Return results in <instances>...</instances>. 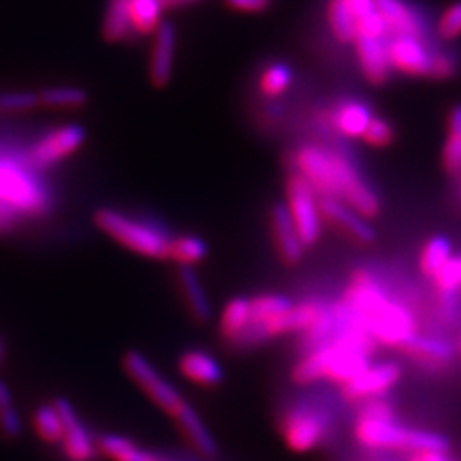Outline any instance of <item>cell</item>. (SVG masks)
Instances as JSON below:
<instances>
[{"instance_id":"cell-1","label":"cell","mask_w":461,"mask_h":461,"mask_svg":"<svg viewBox=\"0 0 461 461\" xmlns=\"http://www.w3.org/2000/svg\"><path fill=\"white\" fill-rule=\"evenodd\" d=\"M293 164V173L304 179L320 200L337 198L366 220L379 215L381 200L377 193L346 154L321 144H304L294 152Z\"/></svg>"},{"instance_id":"cell-2","label":"cell","mask_w":461,"mask_h":461,"mask_svg":"<svg viewBox=\"0 0 461 461\" xmlns=\"http://www.w3.org/2000/svg\"><path fill=\"white\" fill-rule=\"evenodd\" d=\"M42 173L27 154L0 147V235L54 210V193Z\"/></svg>"},{"instance_id":"cell-3","label":"cell","mask_w":461,"mask_h":461,"mask_svg":"<svg viewBox=\"0 0 461 461\" xmlns=\"http://www.w3.org/2000/svg\"><path fill=\"white\" fill-rule=\"evenodd\" d=\"M375 350H377V344L364 329L339 321L333 339L317 348L306 350L294 364L291 377L296 384L329 381L344 386L373 364Z\"/></svg>"},{"instance_id":"cell-4","label":"cell","mask_w":461,"mask_h":461,"mask_svg":"<svg viewBox=\"0 0 461 461\" xmlns=\"http://www.w3.org/2000/svg\"><path fill=\"white\" fill-rule=\"evenodd\" d=\"M354 438L369 450H403L411 454L448 452V440L438 432L411 429L396 420H369V417L357 415Z\"/></svg>"},{"instance_id":"cell-5","label":"cell","mask_w":461,"mask_h":461,"mask_svg":"<svg viewBox=\"0 0 461 461\" xmlns=\"http://www.w3.org/2000/svg\"><path fill=\"white\" fill-rule=\"evenodd\" d=\"M95 223L108 237L135 254L152 259H167L171 235L160 223L135 218V215L115 208H100L95 213Z\"/></svg>"},{"instance_id":"cell-6","label":"cell","mask_w":461,"mask_h":461,"mask_svg":"<svg viewBox=\"0 0 461 461\" xmlns=\"http://www.w3.org/2000/svg\"><path fill=\"white\" fill-rule=\"evenodd\" d=\"M333 427L330 413L312 402H300L288 408L279 420L285 444L293 452H310L321 446Z\"/></svg>"},{"instance_id":"cell-7","label":"cell","mask_w":461,"mask_h":461,"mask_svg":"<svg viewBox=\"0 0 461 461\" xmlns=\"http://www.w3.org/2000/svg\"><path fill=\"white\" fill-rule=\"evenodd\" d=\"M286 210L291 213L296 233L306 249L317 244L323 233V213L320 198L312 191V186L293 173L286 181Z\"/></svg>"},{"instance_id":"cell-8","label":"cell","mask_w":461,"mask_h":461,"mask_svg":"<svg viewBox=\"0 0 461 461\" xmlns=\"http://www.w3.org/2000/svg\"><path fill=\"white\" fill-rule=\"evenodd\" d=\"M123 367L129 377L142 388V393L147 394L158 408H162L169 417L176 415L186 403L177 388L169 381H166L164 375L140 352H127L123 356Z\"/></svg>"},{"instance_id":"cell-9","label":"cell","mask_w":461,"mask_h":461,"mask_svg":"<svg viewBox=\"0 0 461 461\" xmlns=\"http://www.w3.org/2000/svg\"><path fill=\"white\" fill-rule=\"evenodd\" d=\"M366 333L377 346L403 350L417 335H420V329H417V320L413 312L408 306H403L402 302L393 298L367 323Z\"/></svg>"},{"instance_id":"cell-10","label":"cell","mask_w":461,"mask_h":461,"mask_svg":"<svg viewBox=\"0 0 461 461\" xmlns=\"http://www.w3.org/2000/svg\"><path fill=\"white\" fill-rule=\"evenodd\" d=\"M85 140L86 131L77 123L54 127L32 144L27 158L37 169L47 171L52 166L64 162L71 154H76L83 147Z\"/></svg>"},{"instance_id":"cell-11","label":"cell","mask_w":461,"mask_h":461,"mask_svg":"<svg viewBox=\"0 0 461 461\" xmlns=\"http://www.w3.org/2000/svg\"><path fill=\"white\" fill-rule=\"evenodd\" d=\"M402 379V367L396 362L371 364L352 381L340 386V394L348 402H367L373 398H384Z\"/></svg>"},{"instance_id":"cell-12","label":"cell","mask_w":461,"mask_h":461,"mask_svg":"<svg viewBox=\"0 0 461 461\" xmlns=\"http://www.w3.org/2000/svg\"><path fill=\"white\" fill-rule=\"evenodd\" d=\"M386 50L393 69L411 77H430L435 50L427 45L423 37L394 35L391 41H386Z\"/></svg>"},{"instance_id":"cell-13","label":"cell","mask_w":461,"mask_h":461,"mask_svg":"<svg viewBox=\"0 0 461 461\" xmlns=\"http://www.w3.org/2000/svg\"><path fill=\"white\" fill-rule=\"evenodd\" d=\"M52 406L64 423V437H62V452L68 461H95L98 454V446L93 440V435L83 425L77 417L74 406L66 398L54 400Z\"/></svg>"},{"instance_id":"cell-14","label":"cell","mask_w":461,"mask_h":461,"mask_svg":"<svg viewBox=\"0 0 461 461\" xmlns=\"http://www.w3.org/2000/svg\"><path fill=\"white\" fill-rule=\"evenodd\" d=\"M269 227H271L273 244H276V250L281 258V262L286 266H296L298 262H302L306 247L302 244L291 213H288L283 202H279V204L271 208Z\"/></svg>"},{"instance_id":"cell-15","label":"cell","mask_w":461,"mask_h":461,"mask_svg":"<svg viewBox=\"0 0 461 461\" xmlns=\"http://www.w3.org/2000/svg\"><path fill=\"white\" fill-rule=\"evenodd\" d=\"M320 204L323 220L342 230L346 237H350L359 244H373L375 239H377V233H375L369 220L362 218L350 206H346L344 202L337 198H321Z\"/></svg>"},{"instance_id":"cell-16","label":"cell","mask_w":461,"mask_h":461,"mask_svg":"<svg viewBox=\"0 0 461 461\" xmlns=\"http://www.w3.org/2000/svg\"><path fill=\"white\" fill-rule=\"evenodd\" d=\"M177 52L176 25L162 22L154 32V45L150 52V81L156 86H166L173 76Z\"/></svg>"},{"instance_id":"cell-17","label":"cell","mask_w":461,"mask_h":461,"mask_svg":"<svg viewBox=\"0 0 461 461\" xmlns=\"http://www.w3.org/2000/svg\"><path fill=\"white\" fill-rule=\"evenodd\" d=\"M375 10L394 35H425V20L406 0H375Z\"/></svg>"},{"instance_id":"cell-18","label":"cell","mask_w":461,"mask_h":461,"mask_svg":"<svg viewBox=\"0 0 461 461\" xmlns=\"http://www.w3.org/2000/svg\"><path fill=\"white\" fill-rule=\"evenodd\" d=\"M359 66H362L364 76L369 83L381 85L388 79L391 74V60H388L386 41L384 39H371V37H356L354 41Z\"/></svg>"},{"instance_id":"cell-19","label":"cell","mask_w":461,"mask_h":461,"mask_svg":"<svg viewBox=\"0 0 461 461\" xmlns=\"http://www.w3.org/2000/svg\"><path fill=\"white\" fill-rule=\"evenodd\" d=\"M375 118L371 108L362 103V100H342L333 112H330V123L342 137L348 139H362L367 125Z\"/></svg>"},{"instance_id":"cell-20","label":"cell","mask_w":461,"mask_h":461,"mask_svg":"<svg viewBox=\"0 0 461 461\" xmlns=\"http://www.w3.org/2000/svg\"><path fill=\"white\" fill-rule=\"evenodd\" d=\"M171 420L176 421L185 440L189 442L200 456L213 457L218 454V444H215L208 427L200 420V415L194 411L193 406H189V403H185V406L173 415Z\"/></svg>"},{"instance_id":"cell-21","label":"cell","mask_w":461,"mask_h":461,"mask_svg":"<svg viewBox=\"0 0 461 461\" xmlns=\"http://www.w3.org/2000/svg\"><path fill=\"white\" fill-rule=\"evenodd\" d=\"M179 371L185 379L200 386H215L223 381L221 364L204 350H186L179 357Z\"/></svg>"},{"instance_id":"cell-22","label":"cell","mask_w":461,"mask_h":461,"mask_svg":"<svg viewBox=\"0 0 461 461\" xmlns=\"http://www.w3.org/2000/svg\"><path fill=\"white\" fill-rule=\"evenodd\" d=\"M403 352L423 366L442 367L448 362H452L454 346L438 337L420 333L406 346V348H403Z\"/></svg>"},{"instance_id":"cell-23","label":"cell","mask_w":461,"mask_h":461,"mask_svg":"<svg viewBox=\"0 0 461 461\" xmlns=\"http://www.w3.org/2000/svg\"><path fill=\"white\" fill-rule=\"evenodd\" d=\"M179 286L183 298L186 302V308L193 313L198 323H208L212 320V304L208 294L198 279L196 271L193 267H181L179 269Z\"/></svg>"},{"instance_id":"cell-24","label":"cell","mask_w":461,"mask_h":461,"mask_svg":"<svg viewBox=\"0 0 461 461\" xmlns=\"http://www.w3.org/2000/svg\"><path fill=\"white\" fill-rule=\"evenodd\" d=\"M250 325V298L237 296L229 300L221 317H220V335L229 344V348L233 346L244 330Z\"/></svg>"},{"instance_id":"cell-25","label":"cell","mask_w":461,"mask_h":461,"mask_svg":"<svg viewBox=\"0 0 461 461\" xmlns=\"http://www.w3.org/2000/svg\"><path fill=\"white\" fill-rule=\"evenodd\" d=\"M98 452L113 461H169L167 457L142 450L135 442L120 435H103L96 440Z\"/></svg>"},{"instance_id":"cell-26","label":"cell","mask_w":461,"mask_h":461,"mask_svg":"<svg viewBox=\"0 0 461 461\" xmlns=\"http://www.w3.org/2000/svg\"><path fill=\"white\" fill-rule=\"evenodd\" d=\"M103 33L104 39L110 42H123L137 37L133 32L131 18H129L127 0H110L104 16Z\"/></svg>"},{"instance_id":"cell-27","label":"cell","mask_w":461,"mask_h":461,"mask_svg":"<svg viewBox=\"0 0 461 461\" xmlns=\"http://www.w3.org/2000/svg\"><path fill=\"white\" fill-rule=\"evenodd\" d=\"M135 35H150L162 23V0H127Z\"/></svg>"},{"instance_id":"cell-28","label":"cell","mask_w":461,"mask_h":461,"mask_svg":"<svg viewBox=\"0 0 461 461\" xmlns=\"http://www.w3.org/2000/svg\"><path fill=\"white\" fill-rule=\"evenodd\" d=\"M41 106L54 108V110H71V108H83L89 103V95L85 89L74 85H56L47 86L39 93Z\"/></svg>"},{"instance_id":"cell-29","label":"cell","mask_w":461,"mask_h":461,"mask_svg":"<svg viewBox=\"0 0 461 461\" xmlns=\"http://www.w3.org/2000/svg\"><path fill=\"white\" fill-rule=\"evenodd\" d=\"M454 256L452 242L446 237H432L425 242V247L420 254V269L427 279H435L437 273L448 264V259Z\"/></svg>"},{"instance_id":"cell-30","label":"cell","mask_w":461,"mask_h":461,"mask_svg":"<svg viewBox=\"0 0 461 461\" xmlns=\"http://www.w3.org/2000/svg\"><path fill=\"white\" fill-rule=\"evenodd\" d=\"M329 25L333 35L344 42V45H350L357 37V18L350 6L346 5V0H330L327 8Z\"/></svg>"},{"instance_id":"cell-31","label":"cell","mask_w":461,"mask_h":461,"mask_svg":"<svg viewBox=\"0 0 461 461\" xmlns=\"http://www.w3.org/2000/svg\"><path fill=\"white\" fill-rule=\"evenodd\" d=\"M208 256V244L193 235H185L171 239L167 259L179 264L181 267H191L198 262H202Z\"/></svg>"},{"instance_id":"cell-32","label":"cell","mask_w":461,"mask_h":461,"mask_svg":"<svg viewBox=\"0 0 461 461\" xmlns=\"http://www.w3.org/2000/svg\"><path fill=\"white\" fill-rule=\"evenodd\" d=\"M293 83V68L285 62H273L264 68L258 81V89L267 98H277Z\"/></svg>"},{"instance_id":"cell-33","label":"cell","mask_w":461,"mask_h":461,"mask_svg":"<svg viewBox=\"0 0 461 461\" xmlns=\"http://www.w3.org/2000/svg\"><path fill=\"white\" fill-rule=\"evenodd\" d=\"M442 164L450 173H461V104L450 112L448 139L442 150Z\"/></svg>"},{"instance_id":"cell-34","label":"cell","mask_w":461,"mask_h":461,"mask_svg":"<svg viewBox=\"0 0 461 461\" xmlns=\"http://www.w3.org/2000/svg\"><path fill=\"white\" fill-rule=\"evenodd\" d=\"M33 427L35 432L39 435L41 440H45L47 444H60L64 437V423L58 415L56 408L52 406H39L33 413Z\"/></svg>"},{"instance_id":"cell-35","label":"cell","mask_w":461,"mask_h":461,"mask_svg":"<svg viewBox=\"0 0 461 461\" xmlns=\"http://www.w3.org/2000/svg\"><path fill=\"white\" fill-rule=\"evenodd\" d=\"M432 286H435L440 298H457L461 293V254L448 259V264L432 279Z\"/></svg>"},{"instance_id":"cell-36","label":"cell","mask_w":461,"mask_h":461,"mask_svg":"<svg viewBox=\"0 0 461 461\" xmlns=\"http://www.w3.org/2000/svg\"><path fill=\"white\" fill-rule=\"evenodd\" d=\"M0 430L10 438H16L22 432L20 413L14 408L12 393L5 381H0Z\"/></svg>"},{"instance_id":"cell-37","label":"cell","mask_w":461,"mask_h":461,"mask_svg":"<svg viewBox=\"0 0 461 461\" xmlns=\"http://www.w3.org/2000/svg\"><path fill=\"white\" fill-rule=\"evenodd\" d=\"M39 93L33 91H8L0 93V112L22 113L39 108Z\"/></svg>"},{"instance_id":"cell-38","label":"cell","mask_w":461,"mask_h":461,"mask_svg":"<svg viewBox=\"0 0 461 461\" xmlns=\"http://www.w3.org/2000/svg\"><path fill=\"white\" fill-rule=\"evenodd\" d=\"M438 35L444 41H454L461 37V0L442 12L438 20Z\"/></svg>"},{"instance_id":"cell-39","label":"cell","mask_w":461,"mask_h":461,"mask_svg":"<svg viewBox=\"0 0 461 461\" xmlns=\"http://www.w3.org/2000/svg\"><path fill=\"white\" fill-rule=\"evenodd\" d=\"M362 139L367 144H371V147H377V149L388 147V144L394 140V127L383 118H373Z\"/></svg>"},{"instance_id":"cell-40","label":"cell","mask_w":461,"mask_h":461,"mask_svg":"<svg viewBox=\"0 0 461 461\" xmlns=\"http://www.w3.org/2000/svg\"><path fill=\"white\" fill-rule=\"evenodd\" d=\"M388 33L391 32H388V27L377 10H373V12L366 14L364 18L357 20V37L384 39Z\"/></svg>"},{"instance_id":"cell-41","label":"cell","mask_w":461,"mask_h":461,"mask_svg":"<svg viewBox=\"0 0 461 461\" xmlns=\"http://www.w3.org/2000/svg\"><path fill=\"white\" fill-rule=\"evenodd\" d=\"M456 74H457V58L452 52L435 50V58H432L430 77L450 79Z\"/></svg>"},{"instance_id":"cell-42","label":"cell","mask_w":461,"mask_h":461,"mask_svg":"<svg viewBox=\"0 0 461 461\" xmlns=\"http://www.w3.org/2000/svg\"><path fill=\"white\" fill-rule=\"evenodd\" d=\"M357 415L369 417V420H396L393 403L386 402L384 398H373V400L362 402V408H359Z\"/></svg>"},{"instance_id":"cell-43","label":"cell","mask_w":461,"mask_h":461,"mask_svg":"<svg viewBox=\"0 0 461 461\" xmlns=\"http://www.w3.org/2000/svg\"><path fill=\"white\" fill-rule=\"evenodd\" d=\"M225 5L242 14H262L271 8L273 0H225Z\"/></svg>"},{"instance_id":"cell-44","label":"cell","mask_w":461,"mask_h":461,"mask_svg":"<svg viewBox=\"0 0 461 461\" xmlns=\"http://www.w3.org/2000/svg\"><path fill=\"white\" fill-rule=\"evenodd\" d=\"M346 5L350 6V10L354 12V16L357 20L375 10V0H346Z\"/></svg>"},{"instance_id":"cell-45","label":"cell","mask_w":461,"mask_h":461,"mask_svg":"<svg viewBox=\"0 0 461 461\" xmlns=\"http://www.w3.org/2000/svg\"><path fill=\"white\" fill-rule=\"evenodd\" d=\"M411 461H448V457H446V454L423 452V454H411Z\"/></svg>"},{"instance_id":"cell-46","label":"cell","mask_w":461,"mask_h":461,"mask_svg":"<svg viewBox=\"0 0 461 461\" xmlns=\"http://www.w3.org/2000/svg\"><path fill=\"white\" fill-rule=\"evenodd\" d=\"M193 3H196V0H173V5H179V6H183V5H193Z\"/></svg>"},{"instance_id":"cell-47","label":"cell","mask_w":461,"mask_h":461,"mask_svg":"<svg viewBox=\"0 0 461 461\" xmlns=\"http://www.w3.org/2000/svg\"><path fill=\"white\" fill-rule=\"evenodd\" d=\"M3 354H5V350H3V342H0V362H3Z\"/></svg>"},{"instance_id":"cell-48","label":"cell","mask_w":461,"mask_h":461,"mask_svg":"<svg viewBox=\"0 0 461 461\" xmlns=\"http://www.w3.org/2000/svg\"><path fill=\"white\" fill-rule=\"evenodd\" d=\"M162 3H164V5H173V0H162Z\"/></svg>"},{"instance_id":"cell-49","label":"cell","mask_w":461,"mask_h":461,"mask_svg":"<svg viewBox=\"0 0 461 461\" xmlns=\"http://www.w3.org/2000/svg\"><path fill=\"white\" fill-rule=\"evenodd\" d=\"M457 346H459V350H461V339H459V344H457Z\"/></svg>"}]
</instances>
